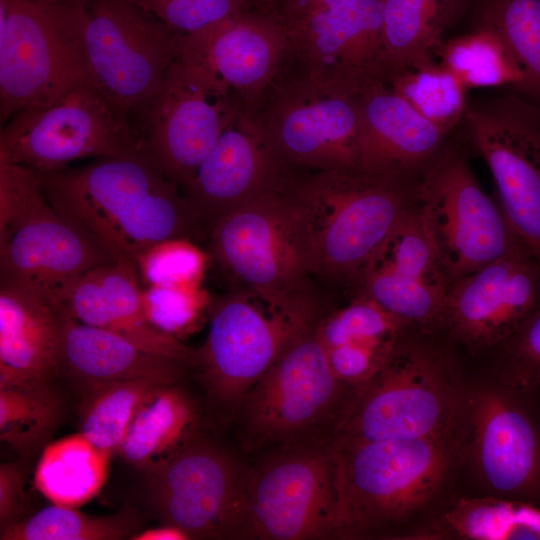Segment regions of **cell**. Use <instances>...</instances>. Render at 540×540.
Listing matches in <instances>:
<instances>
[{"label":"cell","mask_w":540,"mask_h":540,"mask_svg":"<svg viewBox=\"0 0 540 540\" xmlns=\"http://www.w3.org/2000/svg\"><path fill=\"white\" fill-rule=\"evenodd\" d=\"M473 455L483 479L505 494H529L540 486V432L514 398L487 391L475 399Z\"/></svg>","instance_id":"25"},{"label":"cell","mask_w":540,"mask_h":540,"mask_svg":"<svg viewBox=\"0 0 540 540\" xmlns=\"http://www.w3.org/2000/svg\"><path fill=\"white\" fill-rule=\"evenodd\" d=\"M307 1L308 0H281L279 13L287 22L302 9Z\"/></svg>","instance_id":"47"},{"label":"cell","mask_w":540,"mask_h":540,"mask_svg":"<svg viewBox=\"0 0 540 540\" xmlns=\"http://www.w3.org/2000/svg\"><path fill=\"white\" fill-rule=\"evenodd\" d=\"M336 538H347V527L332 441L273 450L248 473L245 539Z\"/></svg>","instance_id":"6"},{"label":"cell","mask_w":540,"mask_h":540,"mask_svg":"<svg viewBox=\"0 0 540 540\" xmlns=\"http://www.w3.org/2000/svg\"><path fill=\"white\" fill-rule=\"evenodd\" d=\"M375 78L383 81L445 135L463 119L468 89L433 60Z\"/></svg>","instance_id":"34"},{"label":"cell","mask_w":540,"mask_h":540,"mask_svg":"<svg viewBox=\"0 0 540 540\" xmlns=\"http://www.w3.org/2000/svg\"><path fill=\"white\" fill-rule=\"evenodd\" d=\"M149 507L190 539H245L248 473L224 448L200 435L145 472Z\"/></svg>","instance_id":"15"},{"label":"cell","mask_w":540,"mask_h":540,"mask_svg":"<svg viewBox=\"0 0 540 540\" xmlns=\"http://www.w3.org/2000/svg\"><path fill=\"white\" fill-rule=\"evenodd\" d=\"M440 64L467 89L510 87L523 95L525 75L500 35L483 25L450 39L439 49Z\"/></svg>","instance_id":"32"},{"label":"cell","mask_w":540,"mask_h":540,"mask_svg":"<svg viewBox=\"0 0 540 540\" xmlns=\"http://www.w3.org/2000/svg\"><path fill=\"white\" fill-rule=\"evenodd\" d=\"M458 0H382L384 65L379 77L433 60Z\"/></svg>","instance_id":"29"},{"label":"cell","mask_w":540,"mask_h":540,"mask_svg":"<svg viewBox=\"0 0 540 540\" xmlns=\"http://www.w3.org/2000/svg\"><path fill=\"white\" fill-rule=\"evenodd\" d=\"M287 173L252 111L242 108L182 191L208 237L224 214L282 188Z\"/></svg>","instance_id":"20"},{"label":"cell","mask_w":540,"mask_h":540,"mask_svg":"<svg viewBox=\"0 0 540 540\" xmlns=\"http://www.w3.org/2000/svg\"><path fill=\"white\" fill-rule=\"evenodd\" d=\"M360 88L314 79L286 59L251 111L289 170L357 169Z\"/></svg>","instance_id":"5"},{"label":"cell","mask_w":540,"mask_h":540,"mask_svg":"<svg viewBox=\"0 0 540 540\" xmlns=\"http://www.w3.org/2000/svg\"><path fill=\"white\" fill-rule=\"evenodd\" d=\"M130 539L133 540H187L189 536L180 528L162 524L158 528L136 532Z\"/></svg>","instance_id":"46"},{"label":"cell","mask_w":540,"mask_h":540,"mask_svg":"<svg viewBox=\"0 0 540 540\" xmlns=\"http://www.w3.org/2000/svg\"><path fill=\"white\" fill-rule=\"evenodd\" d=\"M483 25L500 35L524 72L522 96L540 105V0H491Z\"/></svg>","instance_id":"37"},{"label":"cell","mask_w":540,"mask_h":540,"mask_svg":"<svg viewBox=\"0 0 540 540\" xmlns=\"http://www.w3.org/2000/svg\"><path fill=\"white\" fill-rule=\"evenodd\" d=\"M242 108L236 96L178 56L130 119L140 152L182 189Z\"/></svg>","instance_id":"12"},{"label":"cell","mask_w":540,"mask_h":540,"mask_svg":"<svg viewBox=\"0 0 540 540\" xmlns=\"http://www.w3.org/2000/svg\"><path fill=\"white\" fill-rule=\"evenodd\" d=\"M62 404L51 381L0 372V439L26 456L54 431Z\"/></svg>","instance_id":"31"},{"label":"cell","mask_w":540,"mask_h":540,"mask_svg":"<svg viewBox=\"0 0 540 540\" xmlns=\"http://www.w3.org/2000/svg\"><path fill=\"white\" fill-rule=\"evenodd\" d=\"M211 253L242 288L275 301L312 297V256L299 209L282 186L220 217Z\"/></svg>","instance_id":"8"},{"label":"cell","mask_w":540,"mask_h":540,"mask_svg":"<svg viewBox=\"0 0 540 540\" xmlns=\"http://www.w3.org/2000/svg\"><path fill=\"white\" fill-rule=\"evenodd\" d=\"M179 35L200 31L227 17L251 9L249 0H137Z\"/></svg>","instance_id":"42"},{"label":"cell","mask_w":540,"mask_h":540,"mask_svg":"<svg viewBox=\"0 0 540 540\" xmlns=\"http://www.w3.org/2000/svg\"><path fill=\"white\" fill-rule=\"evenodd\" d=\"M88 81L62 0H0L1 126Z\"/></svg>","instance_id":"14"},{"label":"cell","mask_w":540,"mask_h":540,"mask_svg":"<svg viewBox=\"0 0 540 540\" xmlns=\"http://www.w3.org/2000/svg\"><path fill=\"white\" fill-rule=\"evenodd\" d=\"M444 440H331L340 462L347 538L404 520L434 496L450 465Z\"/></svg>","instance_id":"10"},{"label":"cell","mask_w":540,"mask_h":540,"mask_svg":"<svg viewBox=\"0 0 540 540\" xmlns=\"http://www.w3.org/2000/svg\"><path fill=\"white\" fill-rule=\"evenodd\" d=\"M36 171L50 205L139 274V260L153 246L207 237L181 187L140 151Z\"/></svg>","instance_id":"1"},{"label":"cell","mask_w":540,"mask_h":540,"mask_svg":"<svg viewBox=\"0 0 540 540\" xmlns=\"http://www.w3.org/2000/svg\"><path fill=\"white\" fill-rule=\"evenodd\" d=\"M287 26L288 61L314 79L360 86L383 68L382 0H343Z\"/></svg>","instance_id":"19"},{"label":"cell","mask_w":540,"mask_h":540,"mask_svg":"<svg viewBox=\"0 0 540 540\" xmlns=\"http://www.w3.org/2000/svg\"><path fill=\"white\" fill-rule=\"evenodd\" d=\"M64 314L54 294L0 280V372L52 381L59 372Z\"/></svg>","instance_id":"27"},{"label":"cell","mask_w":540,"mask_h":540,"mask_svg":"<svg viewBox=\"0 0 540 540\" xmlns=\"http://www.w3.org/2000/svg\"><path fill=\"white\" fill-rule=\"evenodd\" d=\"M149 321L163 332L180 339L197 326L209 302L198 287L150 285L142 292Z\"/></svg>","instance_id":"39"},{"label":"cell","mask_w":540,"mask_h":540,"mask_svg":"<svg viewBox=\"0 0 540 540\" xmlns=\"http://www.w3.org/2000/svg\"><path fill=\"white\" fill-rule=\"evenodd\" d=\"M289 43L278 11L251 8L183 36L179 56L251 110L281 70Z\"/></svg>","instance_id":"18"},{"label":"cell","mask_w":540,"mask_h":540,"mask_svg":"<svg viewBox=\"0 0 540 540\" xmlns=\"http://www.w3.org/2000/svg\"><path fill=\"white\" fill-rule=\"evenodd\" d=\"M205 256L191 240L161 242L139 260V271L150 285L198 287Z\"/></svg>","instance_id":"40"},{"label":"cell","mask_w":540,"mask_h":540,"mask_svg":"<svg viewBox=\"0 0 540 540\" xmlns=\"http://www.w3.org/2000/svg\"><path fill=\"white\" fill-rule=\"evenodd\" d=\"M511 229L540 261V105L516 93L469 103L462 121Z\"/></svg>","instance_id":"16"},{"label":"cell","mask_w":540,"mask_h":540,"mask_svg":"<svg viewBox=\"0 0 540 540\" xmlns=\"http://www.w3.org/2000/svg\"><path fill=\"white\" fill-rule=\"evenodd\" d=\"M540 303V261L524 246L453 283L436 322L474 349L507 342Z\"/></svg>","instance_id":"17"},{"label":"cell","mask_w":540,"mask_h":540,"mask_svg":"<svg viewBox=\"0 0 540 540\" xmlns=\"http://www.w3.org/2000/svg\"><path fill=\"white\" fill-rule=\"evenodd\" d=\"M189 363L146 351L112 332L81 323L65 309L59 374L81 394L101 385L130 379L180 383Z\"/></svg>","instance_id":"26"},{"label":"cell","mask_w":540,"mask_h":540,"mask_svg":"<svg viewBox=\"0 0 540 540\" xmlns=\"http://www.w3.org/2000/svg\"><path fill=\"white\" fill-rule=\"evenodd\" d=\"M209 331L190 373L204 393L210 425L232 422L245 396L286 347L324 316L315 297L275 302L239 287L208 306Z\"/></svg>","instance_id":"2"},{"label":"cell","mask_w":540,"mask_h":540,"mask_svg":"<svg viewBox=\"0 0 540 540\" xmlns=\"http://www.w3.org/2000/svg\"><path fill=\"white\" fill-rule=\"evenodd\" d=\"M164 383L150 379L115 381L82 395L80 432L110 455L118 453L140 406Z\"/></svg>","instance_id":"33"},{"label":"cell","mask_w":540,"mask_h":540,"mask_svg":"<svg viewBox=\"0 0 540 540\" xmlns=\"http://www.w3.org/2000/svg\"><path fill=\"white\" fill-rule=\"evenodd\" d=\"M507 372L517 389L540 384V303L507 341Z\"/></svg>","instance_id":"43"},{"label":"cell","mask_w":540,"mask_h":540,"mask_svg":"<svg viewBox=\"0 0 540 540\" xmlns=\"http://www.w3.org/2000/svg\"><path fill=\"white\" fill-rule=\"evenodd\" d=\"M40 1H44V2H56L58 0H40Z\"/></svg>","instance_id":"48"},{"label":"cell","mask_w":540,"mask_h":540,"mask_svg":"<svg viewBox=\"0 0 540 540\" xmlns=\"http://www.w3.org/2000/svg\"><path fill=\"white\" fill-rule=\"evenodd\" d=\"M46 202L35 169L0 161V242Z\"/></svg>","instance_id":"41"},{"label":"cell","mask_w":540,"mask_h":540,"mask_svg":"<svg viewBox=\"0 0 540 540\" xmlns=\"http://www.w3.org/2000/svg\"><path fill=\"white\" fill-rule=\"evenodd\" d=\"M317 324L295 338L241 400L232 422L247 449L332 440L352 389L332 371Z\"/></svg>","instance_id":"4"},{"label":"cell","mask_w":540,"mask_h":540,"mask_svg":"<svg viewBox=\"0 0 540 540\" xmlns=\"http://www.w3.org/2000/svg\"><path fill=\"white\" fill-rule=\"evenodd\" d=\"M201 410L179 383L164 384L134 415L118 454L146 472L167 461L199 433Z\"/></svg>","instance_id":"28"},{"label":"cell","mask_w":540,"mask_h":540,"mask_svg":"<svg viewBox=\"0 0 540 540\" xmlns=\"http://www.w3.org/2000/svg\"><path fill=\"white\" fill-rule=\"evenodd\" d=\"M357 169L414 184L445 149L447 135L378 78L363 82Z\"/></svg>","instance_id":"23"},{"label":"cell","mask_w":540,"mask_h":540,"mask_svg":"<svg viewBox=\"0 0 540 540\" xmlns=\"http://www.w3.org/2000/svg\"><path fill=\"white\" fill-rule=\"evenodd\" d=\"M403 325L372 299L360 294L347 306L324 315L316 330L326 348L345 343L394 346Z\"/></svg>","instance_id":"38"},{"label":"cell","mask_w":540,"mask_h":540,"mask_svg":"<svg viewBox=\"0 0 540 540\" xmlns=\"http://www.w3.org/2000/svg\"><path fill=\"white\" fill-rule=\"evenodd\" d=\"M90 80L130 115L160 86L182 35L137 0H63Z\"/></svg>","instance_id":"7"},{"label":"cell","mask_w":540,"mask_h":540,"mask_svg":"<svg viewBox=\"0 0 540 540\" xmlns=\"http://www.w3.org/2000/svg\"><path fill=\"white\" fill-rule=\"evenodd\" d=\"M117 262L95 238L47 202L0 242V280L57 295L89 270Z\"/></svg>","instance_id":"22"},{"label":"cell","mask_w":540,"mask_h":540,"mask_svg":"<svg viewBox=\"0 0 540 540\" xmlns=\"http://www.w3.org/2000/svg\"><path fill=\"white\" fill-rule=\"evenodd\" d=\"M134 151H140V142L130 115L91 81L50 103L23 109L1 126L0 161L38 171Z\"/></svg>","instance_id":"13"},{"label":"cell","mask_w":540,"mask_h":540,"mask_svg":"<svg viewBox=\"0 0 540 540\" xmlns=\"http://www.w3.org/2000/svg\"><path fill=\"white\" fill-rule=\"evenodd\" d=\"M413 202L449 287L523 245L467 160L447 146L414 183Z\"/></svg>","instance_id":"9"},{"label":"cell","mask_w":540,"mask_h":540,"mask_svg":"<svg viewBox=\"0 0 540 540\" xmlns=\"http://www.w3.org/2000/svg\"><path fill=\"white\" fill-rule=\"evenodd\" d=\"M397 345L345 343L326 349L336 377L353 389L369 380L384 365Z\"/></svg>","instance_id":"44"},{"label":"cell","mask_w":540,"mask_h":540,"mask_svg":"<svg viewBox=\"0 0 540 540\" xmlns=\"http://www.w3.org/2000/svg\"><path fill=\"white\" fill-rule=\"evenodd\" d=\"M413 185L358 169L288 171L284 188L304 224L315 277H358L413 204Z\"/></svg>","instance_id":"3"},{"label":"cell","mask_w":540,"mask_h":540,"mask_svg":"<svg viewBox=\"0 0 540 540\" xmlns=\"http://www.w3.org/2000/svg\"><path fill=\"white\" fill-rule=\"evenodd\" d=\"M141 518L132 508L106 516L52 505L0 531L1 540H119L139 531ZM129 537V538H130Z\"/></svg>","instance_id":"35"},{"label":"cell","mask_w":540,"mask_h":540,"mask_svg":"<svg viewBox=\"0 0 540 540\" xmlns=\"http://www.w3.org/2000/svg\"><path fill=\"white\" fill-rule=\"evenodd\" d=\"M140 274L118 262L99 265L57 298L75 320L117 334L138 347L189 363L193 349L154 326L146 316Z\"/></svg>","instance_id":"24"},{"label":"cell","mask_w":540,"mask_h":540,"mask_svg":"<svg viewBox=\"0 0 540 540\" xmlns=\"http://www.w3.org/2000/svg\"><path fill=\"white\" fill-rule=\"evenodd\" d=\"M356 280L364 294L404 325L437 321L449 285L411 206Z\"/></svg>","instance_id":"21"},{"label":"cell","mask_w":540,"mask_h":540,"mask_svg":"<svg viewBox=\"0 0 540 540\" xmlns=\"http://www.w3.org/2000/svg\"><path fill=\"white\" fill-rule=\"evenodd\" d=\"M24 471L20 462L0 465V530L20 521L24 505Z\"/></svg>","instance_id":"45"},{"label":"cell","mask_w":540,"mask_h":540,"mask_svg":"<svg viewBox=\"0 0 540 540\" xmlns=\"http://www.w3.org/2000/svg\"><path fill=\"white\" fill-rule=\"evenodd\" d=\"M444 521L467 539L540 540V507L518 499H462Z\"/></svg>","instance_id":"36"},{"label":"cell","mask_w":540,"mask_h":540,"mask_svg":"<svg viewBox=\"0 0 540 540\" xmlns=\"http://www.w3.org/2000/svg\"><path fill=\"white\" fill-rule=\"evenodd\" d=\"M110 454L81 432L47 445L35 471L36 488L53 504L79 507L103 487Z\"/></svg>","instance_id":"30"},{"label":"cell","mask_w":540,"mask_h":540,"mask_svg":"<svg viewBox=\"0 0 540 540\" xmlns=\"http://www.w3.org/2000/svg\"><path fill=\"white\" fill-rule=\"evenodd\" d=\"M455 408L443 364L429 352L397 345L369 380L352 389L332 440L444 437Z\"/></svg>","instance_id":"11"}]
</instances>
